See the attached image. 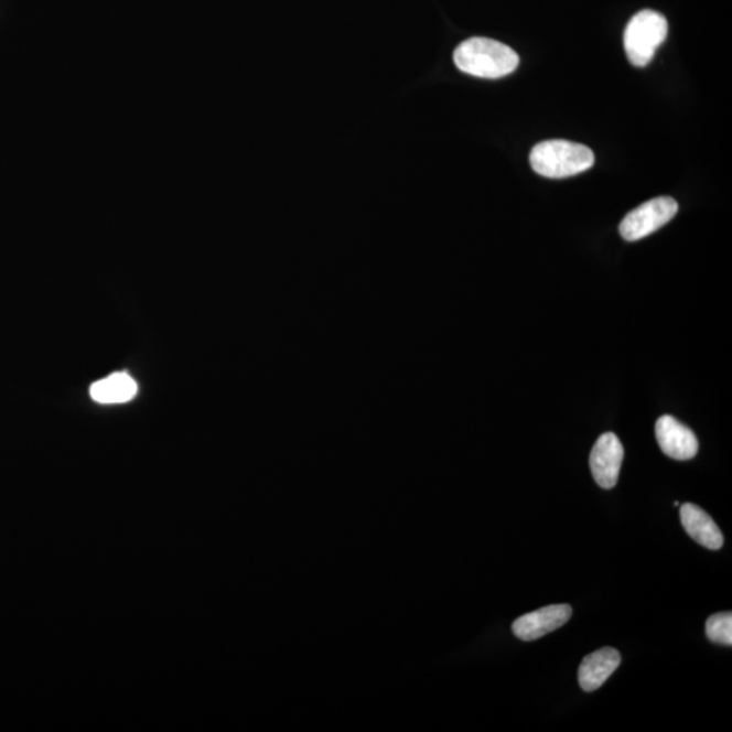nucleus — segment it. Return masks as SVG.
<instances>
[{
    "instance_id": "f257e3e1",
    "label": "nucleus",
    "mask_w": 732,
    "mask_h": 732,
    "mask_svg": "<svg viewBox=\"0 0 732 732\" xmlns=\"http://www.w3.org/2000/svg\"><path fill=\"white\" fill-rule=\"evenodd\" d=\"M454 64L463 73L484 79H499L515 73L519 57L515 51L492 39L472 37L454 51Z\"/></svg>"
},
{
    "instance_id": "f03ea898",
    "label": "nucleus",
    "mask_w": 732,
    "mask_h": 732,
    "mask_svg": "<svg viewBox=\"0 0 732 732\" xmlns=\"http://www.w3.org/2000/svg\"><path fill=\"white\" fill-rule=\"evenodd\" d=\"M530 164L547 179H567L583 173L594 164V153L586 146L567 140H548L530 152Z\"/></svg>"
},
{
    "instance_id": "7ed1b4c3",
    "label": "nucleus",
    "mask_w": 732,
    "mask_h": 732,
    "mask_svg": "<svg viewBox=\"0 0 732 732\" xmlns=\"http://www.w3.org/2000/svg\"><path fill=\"white\" fill-rule=\"evenodd\" d=\"M666 18L653 10H643L634 15L624 33V49L635 67H646L655 52L666 40Z\"/></svg>"
},
{
    "instance_id": "20e7f679",
    "label": "nucleus",
    "mask_w": 732,
    "mask_h": 732,
    "mask_svg": "<svg viewBox=\"0 0 732 732\" xmlns=\"http://www.w3.org/2000/svg\"><path fill=\"white\" fill-rule=\"evenodd\" d=\"M678 204L671 197L647 201L629 212L620 224V234L628 241H636L658 232L677 215Z\"/></svg>"
},
{
    "instance_id": "39448f33",
    "label": "nucleus",
    "mask_w": 732,
    "mask_h": 732,
    "mask_svg": "<svg viewBox=\"0 0 732 732\" xmlns=\"http://www.w3.org/2000/svg\"><path fill=\"white\" fill-rule=\"evenodd\" d=\"M623 459L624 448L617 435L602 434L590 453V470L600 487L610 489L616 486Z\"/></svg>"
},
{
    "instance_id": "423d86ee",
    "label": "nucleus",
    "mask_w": 732,
    "mask_h": 732,
    "mask_svg": "<svg viewBox=\"0 0 732 732\" xmlns=\"http://www.w3.org/2000/svg\"><path fill=\"white\" fill-rule=\"evenodd\" d=\"M572 615L570 605H549L518 617L513 623V634L524 642H532L563 627Z\"/></svg>"
},
{
    "instance_id": "0eeeda50",
    "label": "nucleus",
    "mask_w": 732,
    "mask_h": 732,
    "mask_svg": "<svg viewBox=\"0 0 732 732\" xmlns=\"http://www.w3.org/2000/svg\"><path fill=\"white\" fill-rule=\"evenodd\" d=\"M655 435L660 450L675 460H690L698 454L699 441L683 423L670 416L660 417L655 424Z\"/></svg>"
},
{
    "instance_id": "6e6552de",
    "label": "nucleus",
    "mask_w": 732,
    "mask_h": 732,
    "mask_svg": "<svg viewBox=\"0 0 732 732\" xmlns=\"http://www.w3.org/2000/svg\"><path fill=\"white\" fill-rule=\"evenodd\" d=\"M622 657L617 649L604 647L584 657L578 670V680L584 692H594L605 683L617 667Z\"/></svg>"
},
{
    "instance_id": "1a4fd4ad",
    "label": "nucleus",
    "mask_w": 732,
    "mask_h": 732,
    "mask_svg": "<svg viewBox=\"0 0 732 732\" xmlns=\"http://www.w3.org/2000/svg\"><path fill=\"white\" fill-rule=\"evenodd\" d=\"M681 524L687 534L696 542L708 549H720L723 547L724 537L715 521L706 510L693 504H685L680 510Z\"/></svg>"
},
{
    "instance_id": "9d476101",
    "label": "nucleus",
    "mask_w": 732,
    "mask_h": 732,
    "mask_svg": "<svg viewBox=\"0 0 732 732\" xmlns=\"http://www.w3.org/2000/svg\"><path fill=\"white\" fill-rule=\"evenodd\" d=\"M138 383L126 372L104 377L90 387V397L100 405H122L138 395Z\"/></svg>"
},
{
    "instance_id": "9b49d317",
    "label": "nucleus",
    "mask_w": 732,
    "mask_h": 732,
    "mask_svg": "<svg viewBox=\"0 0 732 732\" xmlns=\"http://www.w3.org/2000/svg\"><path fill=\"white\" fill-rule=\"evenodd\" d=\"M706 634L708 639L718 645L732 646L731 612L717 613L707 620Z\"/></svg>"
}]
</instances>
